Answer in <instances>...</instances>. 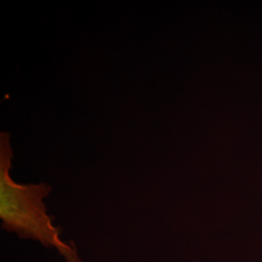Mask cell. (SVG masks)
I'll use <instances>...</instances> for the list:
<instances>
[{"instance_id": "6da1fadb", "label": "cell", "mask_w": 262, "mask_h": 262, "mask_svg": "<svg viewBox=\"0 0 262 262\" xmlns=\"http://www.w3.org/2000/svg\"><path fill=\"white\" fill-rule=\"evenodd\" d=\"M13 150L8 132L0 133V217L2 228L14 231L20 239H34L45 247H55L67 262H82L72 248L63 243L60 230L53 225L43 200L52 187L45 183L17 184L10 176Z\"/></svg>"}]
</instances>
